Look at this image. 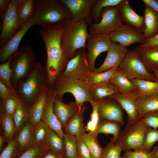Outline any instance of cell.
<instances>
[{
  "mask_svg": "<svg viewBox=\"0 0 158 158\" xmlns=\"http://www.w3.org/2000/svg\"><path fill=\"white\" fill-rule=\"evenodd\" d=\"M64 22L41 26L39 34L45 44L47 58L45 64L47 81L51 88L57 78L65 70L69 61L61 46Z\"/></svg>",
  "mask_w": 158,
  "mask_h": 158,
  "instance_id": "cell-1",
  "label": "cell"
},
{
  "mask_svg": "<svg viewBox=\"0 0 158 158\" xmlns=\"http://www.w3.org/2000/svg\"><path fill=\"white\" fill-rule=\"evenodd\" d=\"M61 46L63 51L70 60L75 56L77 50L86 48V42L89 36V25L86 19L75 21L71 17L64 21Z\"/></svg>",
  "mask_w": 158,
  "mask_h": 158,
  "instance_id": "cell-2",
  "label": "cell"
},
{
  "mask_svg": "<svg viewBox=\"0 0 158 158\" xmlns=\"http://www.w3.org/2000/svg\"><path fill=\"white\" fill-rule=\"evenodd\" d=\"M69 11L60 0H35L33 16L35 25H54L71 17Z\"/></svg>",
  "mask_w": 158,
  "mask_h": 158,
  "instance_id": "cell-3",
  "label": "cell"
},
{
  "mask_svg": "<svg viewBox=\"0 0 158 158\" xmlns=\"http://www.w3.org/2000/svg\"><path fill=\"white\" fill-rule=\"evenodd\" d=\"M51 88L55 96L62 100L65 94H72L75 98V102L78 106L85 102L90 103L94 100L87 80L71 78L61 75Z\"/></svg>",
  "mask_w": 158,
  "mask_h": 158,
  "instance_id": "cell-4",
  "label": "cell"
},
{
  "mask_svg": "<svg viewBox=\"0 0 158 158\" xmlns=\"http://www.w3.org/2000/svg\"><path fill=\"white\" fill-rule=\"evenodd\" d=\"M48 83L45 67L36 62L31 73L27 78L16 87L20 97L29 109Z\"/></svg>",
  "mask_w": 158,
  "mask_h": 158,
  "instance_id": "cell-5",
  "label": "cell"
},
{
  "mask_svg": "<svg viewBox=\"0 0 158 158\" xmlns=\"http://www.w3.org/2000/svg\"><path fill=\"white\" fill-rule=\"evenodd\" d=\"M35 59V53L30 45L19 49L12 56L10 63L12 71L11 80L15 88L30 74L36 62Z\"/></svg>",
  "mask_w": 158,
  "mask_h": 158,
  "instance_id": "cell-6",
  "label": "cell"
},
{
  "mask_svg": "<svg viewBox=\"0 0 158 158\" xmlns=\"http://www.w3.org/2000/svg\"><path fill=\"white\" fill-rule=\"evenodd\" d=\"M118 68L131 80L138 79L156 81L154 73L150 72L134 49L128 50Z\"/></svg>",
  "mask_w": 158,
  "mask_h": 158,
  "instance_id": "cell-7",
  "label": "cell"
},
{
  "mask_svg": "<svg viewBox=\"0 0 158 158\" xmlns=\"http://www.w3.org/2000/svg\"><path fill=\"white\" fill-rule=\"evenodd\" d=\"M148 126L142 118L134 124L128 125L121 131L115 143L123 150H133L142 147Z\"/></svg>",
  "mask_w": 158,
  "mask_h": 158,
  "instance_id": "cell-8",
  "label": "cell"
},
{
  "mask_svg": "<svg viewBox=\"0 0 158 158\" xmlns=\"http://www.w3.org/2000/svg\"><path fill=\"white\" fill-rule=\"evenodd\" d=\"M101 18L99 23H92L89 25V34L109 35L117 29L122 24L117 6L104 8L101 11Z\"/></svg>",
  "mask_w": 158,
  "mask_h": 158,
  "instance_id": "cell-9",
  "label": "cell"
},
{
  "mask_svg": "<svg viewBox=\"0 0 158 158\" xmlns=\"http://www.w3.org/2000/svg\"><path fill=\"white\" fill-rule=\"evenodd\" d=\"M112 42L109 34H90L87 40L88 49L87 59L90 72H94L95 63L97 57L101 53L108 51Z\"/></svg>",
  "mask_w": 158,
  "mask_h": 158,
  "instance_id": "cell-10",
  "label": "cell"
},
{
  "mask_svg": "<svg viewBox=\"0 0 158 158\" xmlns=\"http://www.w3.org/2000/svg\"><path fill=\"white\" fill-rule=\"evenodd\" d=\"M19 0H11L1 20L0 35V48L5 44L20 28L17 14V8Z\"/></svg>",
  "mask_w": 158,
  "mask_h": 158,
  "instance_id": "cell-11",
  "label": "cell"
},
{
  "mask_svg": "<svg viewBox=\"0 0 158 158\" xmlns=\"http://www.w3.org/2000/svg\"><path fill=\"white\" fill-rule=\"evenodd\" d=\"M85 49L82 48L77 50L74 56L68 62L65 70L61 75L87 81L90 72L88 64L87 53Z\"/></svg>",
  "mask_w": 158,
  "mask_h": 158,
  "instance_id": "cell-12",
  "label": "cell"
},
{
  "mask_svg": "<svg viewBox=\"0 0 158 158\" xmlns=\"http://www.w3.org/2000/svg\"><path fill=\"white\" fill-rule=\"evenodd\" d=\"M109 35L112 42H118L126 47L135 43L144 45L145 43L146 39L142 32L126 24H122Z\"/></svg>",
  "mask_w": 158,
  "mask_h": 158,
  "instance_id": "cell-13",
  "label": "cell"
},
{
  "mask_svg": "<svg viewBox=\"0 0 158 158\" xmlns=\"http://www.w3.org/2000/svg\"><path fill=\"white\" fill-rule=\"evenodd\" d=\"M109 97L115 99L126 111L127 115V125L134 124L141 119L138 106L137 91L126 94L118 92Z\"/></svg>",
  "mask_w": 158,
  "mask_h": 158,
  "instance_id": "cell-14",
  "label": "cell"
},
{
  "mask_svg": "<svg viewBox=\"0 0 158 158\" xmlns=\"http://www.w3.org/2000/svg\"><path fill=\"white\" fill-rule=\"evenodd\" d=\"M35 25L33 16L23 24L19 30L4 44L0 48V62L3 63L19 49L20 42L26 33L33 25Z\"/></svg>",
  "mask_w": 158,
  "mask_h": 158,
  "instance_id": "cell-15",
  "label": "cell"
},
{
  "mask_svg": "<svg viewBox=\"0 0 158 158\" xmlns=\"http://www.w3.org/2000/svg\"><path fill=\"white\" fill-rule=\"evenodd\" d=\"M98 101L100 120L116 121L122 125L124 124L123 109L115 99L107 97Z\"/></svg>",
  "mask_w": 158,
  "mask_h": 158,
  "instance_id": "cell-16",
  "label": "cell"
},
{
  "mask_svg": "<svg viewBox=\"0 0 158 158\" xmlns=\"http://www.w3.org/2000/svg\"><path fill=\"white\" fill-rule=\"evenodd\" d=\"M75 21L86 19L89 25L92 23L90 12L95 0H60Z\"/></svg>",
  "mask_w": 158,
  "mask_h": 158,
  "instance_id": "cell-17",
  "label": "cell"
},
{
  "mask_svg": "<svg viewBox=\"0 0 158 158\" xmlns=\"http://www.w3.org/2000/svg\"><path fill=\"white\" fill-rule=\"evenodd\" d=\"M128 51L127 47L112 42L104 61L93 72L100 73L118 68Z\"/></svg>",
  "mask_w": 158,
  "mask_h": 158,
  "instance_id": "cell-18",
  "label": "cell"
},
{
  "mask_svg": "<svg viewBox=\"0 0 158 158\" xmlns=\"http://www.w3.org/2000/svg\"><path fill=\"white\" fill-rule=\"evenodd\" d=\"M122 22L125 24L143 32L145 28L144 17L138 14L130 6L128 0H123L117 6Z\"/></svg>",
  "mask_w": 158,
  "mask_h": 158,
  "instance_id": "cell-19",
  "label": "cell"
},
{
  "mask_svg": "<svg viewBox=\"0 0 158 158\" xmlns=\"http://www.w3.org/2000/svg\"><path fill=\"white\" fill-rule=\"evenodd\" d=\"M55 97V95L53 91L49 87L42 121L54 130L61 138H63L64 133L54 112L53 106Z\"/></svg>",
  "mask_w": 158,
  "mask_h": 158,
  "instance_id": "cell-20",
  "label": "cell"
},
{
  "mask_svg": "<svg viewBox=\"0 0 158 158\" xmlns=\"http://www.w3.org/2000/svg\"><path fill=\"white\" fill-rule=\"evenodd\" d=\"M79 108L75 102L71 101L64 104L62 100L55 96L53 106L54 112L63 129H64L70 118Z\"/></svg>",
  "mask_w": 158,
  "mask_h": 158,
  "instance_id": "cell-21",
  "label": "cell"
},
{
  "mask_svg": "<svg viewBox=\"0 0 158 158\" xmlns=\"http://www.w3.org/2000/svg\"><path fill=\"white\" fill-rule=\"evenodd\" d=\"M49 87L48 83L45 85L29 109L28 122L33 126L42 121Z\"/></svg>",
  "mask_w": 158,
  "mask_h": 158,
  "instance_id": "cell-22",
  "label": "cell"
},
{
  "mask_svg": "<svg viewBox=\"0 0 158 158\" xmlns=\"http://www.w3.org/2000/svg\"><path fill=\"white\" fill-rule=\"evenodd\" d=\"M85 106L83 104L79 106L77 112L68 121L64 129L66 132L71 135H82L85 132L84 114Z\"/></svg>",
  "mask_w": 158,
  "mask_h": 158,
  "instance_id": "cell-23",
  "label": "cell"
},
{
  "mask_svg": "<svg viewBox=\"0 0 158 158\" xmlns=\"http://www.w3.org/2000/svg\"><path fill=\"white\" fill-rule=\"evenodd\" d=\"M134 50L150 71L153 72L158 70V47H147L140 45Z\"/></svg>",
  "mask_w": 158,
  "mask_h": 158,
  "instance_id": "cell-24",
  "label": "cell"
},
{
  "mask_svg": "<svg viewBox=\"0 0 158 158\" xmlns=\"http://www.w3.org/2000/svg\"><path fill=\"white\" fill-rule=\"evenodd\" d=\"M143 17L144 35L146 39L152 37L158 34V13L148 6L145 5Z\"/></svg>",
  "mask_w": 158,
  "mask_h": 158,
  "instance_id": "cell-25",
  "label": "cell"
},
{
  "mask_svg": "<svg viewBox=\"0 0 158 158\" xmlns=\"http://www.w3.org/2000/svg\"><path fill=\"white\" fill-rule=\"evenodd\" d=\"M110 82L117 88L119 93L122 94L137 91L132 81L118 68Z\"/></svg>",
  "mask_w": 158,
  "mask_h": 158,
  "instance_id": "cell-26",
  "label": "cell"
},
{
  "mask_svg": "<svg viewBox=\"0 0 158 158\" xmlns=\"http://www.w3.org/2000/svg\"><path fill=\"white\" fill-rule=\"evenodd\" d=\"M122 125L119 122L106 120H100L96 130L92 133H90L97 138L99 134H111L112 138L115 141L119 135Z\"/></svg>",
  "mask_w": 158,
  "mask_h": 158,
  "instance_id": "cell-27",
  "label": "cell"
},
{
  "mask_svg": "<svg viewBox=\"0 0 158 158\" xmlns=\"http://www.w3.org/2000/svg\"><path fill=\"white\" fill-rule=\"evenodd\" d=\"M33 126L28 122L18 132L17 135L16 136L21 154L35 145L33 137Z\"/></svg>",
  "mask_w": 158,
  "mask_h": 158,
  "instance_id": "cell-28",
  "label": "cell"
},
{
  "mask_svg": "<svg viewBox=\"0 0 158 158\" xmlns=\"http://www.w3.org/2000/svg\"><path fill=\"white\" fill-rule=\"evenodd\" d=\"M43 144L61 156L66 157V150L63 138H61L53 130L49 128L48 133Z\"/></svg>",
  "mask_w": 158,
  "mask_h": 158,
  "instance_id": "cell-29",
  "label": "cell"
},
{
  "mask_svg": "<svg viewBox=\"0 0 158 158\" xmlns=\"http://www.w3.org/2000/svg\"><path fill=\"white\" fill-rule=\"evenodd\" d=\"M138 92V98L158 94V82L142 79L131 80Z\"/></svg>",
  "mask_w": 158,
  "mask_h": 158,
  "instance_id": "cell-30",
  "label": "cell"
},
{
  "mask_svg": "<svg viewBox=\"0 0 158 158\" xmlns=\"http://www.w3.org/2000/svg\"><path fill=\"white\" fill-rule=\"evenodd\" d=\"M94 101H99L119 92L117 88L110 82L90 87Z\"/></svg>",
  "mask_w": 158,
  "mask_h": 158,
  "instance_id": "cell-31",
  "label": "cell"
},
{
  "mask_svg": "<svg viewBox=\"0 0 158 158\" xmlns=\"http://www.w3.org/2000/svg\"><path fill=\"white\" fill-rule=\"evenodd\" d=\"M35 2L34 0H19L17 8V14L21 25L33 16Z\"/></svg>",
  "mask_w": 158,
  "mask_h": 158,
  "instance_id": "cell-32",
  "label": "cell"
},
{
  "mask_svg": "<svg viewBox=\"0 0 158 158\" xmlns=\"http://www.w3.org/2000/svg\"><path fill=\"white\" fill-rule=\"evenodd\" d=\"M137 103L142 118L146 114L158 110V94L138 98Z\"/></svg>",
  "mask_w": 158,
  "mask_h": 158,
  "instance_id": "cell-33",
  "label": "cell"
},
{
  "mask_svg": "<svg viewBox=\"0 0 158 158\" xmlns=\"http://www.w3.org/2000/svg\"><path fill=\"white\" fill-rule=\"evenodd\" d=\"M123 0H95L91 8L90 12L91 20L93 19V23H99L100 21L102 10L104 8L117 6Z\"/></svg>",
  "mask_w": 158,
  "mask_h": 158,
  "instance_id": "cell-34",
  "label": "cell"
},
{
  "mask_svg": "<svg viewBox=\"0 0 158 158\" xmlns=\"http://www.w3.org/2000/svg\"><path fill=\"white\" fill-rule=\"evenodd\" d=\"M29 110L26 104L20 97L19 103L13 117L16 132H18L28 121Z\"/></svg>",
  "mask_w": 158,
  "mask_h": 158,
  "instance_id": "cell-35",
  "label": "cell"
},
{
  "mask_svg": "<svg viewBox=\"0 0 158 158\" xmlns=\"http://www.w3.org/2000/svg\"><path fill=\"white\" fill-rule=\"evenodd\" d=\"M118 68L100 72H90L87 78V82L90 86L110 82Z\"/></svg>",
  "mask_w": 158,
  "mask_h": 158,
  "instance_id": "cell-36",
  "label": "cell"
},
{
  "mask_svg": "<svg viewBox=\"0 0 158 158\" xmlns=\"http://www.w3.org/2000/svg\"><path fill=\"white\" fill-rule=\"evenodd\" d=\"M83 141L88 148L92 158H100L103 148L99 143L97 138L89 133L82 135Z\"/></svg>",
  "mask_w": 158,
  "mask_h": 158,
  "instance_id": "cell-37",
  "label": "cell"
},
{
  "mask_svg": "<svg viewBox=\"0 0 158 158\" xmlns=\"http://www.w3.org/2000/svg\"><path fill=\"white\" fill-rule=\"evenodd\" d=\"M12 56L5 62L0 65V80H1L16 96L20 97L18 91L15 88L11 82L12 71L10 63Z\"/></svg>",
  "mask_w": 158,
  "mask_h": 158,
  "instance_id": "cell-38",
  "label": "cell"
},
{
  "mask_svg": "<svg viewBox=\"0 0 158 158\" xmlns=\"http://www.w3.org/2000/svg\"><path fill=\"white\" fill-rule=\"evenodd\" d=\"M4 135L8 141L14 137L16 132V127L13 117L5 113L3 109L0 119Z\"/></svg>",
  "mask_w": 158,
  "mask_h": 158,
  "instance_id": "cell-39",
  "label": "cell"
},
{
  "mask_svg": "<svg viewBox=\"0 0 158 158\" xmlns=\"http://www.w3.org/2000/svg\"><path fill=\"white\" fill-rule=\"evenodd\" d=\"M49 127L42 121L33 126L32 133L34 144H43L49 133Z\"/></svg>",
  "mask_w": 158,
  "mask_h": 158,
  "instance_id": "cell-40",
  "label": "cell"
},
{
  "mask_svg": "<svg viewBox=\"0 0 158 158\" xmlns=\"http://www.w3.org/2000/svg\"><path fill=\"white\" fill-rule=\"evenodd\" d=\"M20 154L16 136L8 142L7 145L1 151L0 158H17Z\"/></svg>",
  "mask_w": 158,
  "mask_h": 158,
  "instance_id": "cell-41",
  "label": "cell"
},
{
  "mask_svg": "<svg viewBox=\"0 0 158 158\" xmlns=\"http://www.w3.org/2000/svg\"><path fill=\"white\" fill-rule=\"evenodd\" d=\"M158 146L153 147L150 152L141 147L133 151H126L123 156L126 158H157Z\"/></svg>",
  "mask_w": 158,
  "mask_h": 158,
  "instance_id": "cell-42",
  "label": "cell"
},
{
  "mask_svg": "<svg viewBox=\"0 0 158 158\" xmlns=\"http://www.w3.org/2000/svg\"><path fill=\"white\" fill-rule=\"evenodd\" d=\"M20 97L11 93L1 100L4 112L13 118L19 103Z\"/></svg>",
  "mask_w": 158,
  "mask_h": 158,
  "instance_id": "cell-43",
  "label": "cell"
},
{
  "mask_svg": "<svg viewBox=\"0 0 158 158\" xmlns=\"http://www.w3.org/2000/svg\"><path fill=\"white\" fill-rule=\"evenodd\" d=\"M63 139L65 145L66 157L78 158L76 136L64 133Z\"/></svg>",
  "mask_w": 158,
  "mask_h": 158,
  "instance_id": "cell-44",
  "label": "cell"
},
{
  "mask_svg": "<svg viewBox=\"0 0 158 158\" xmlns=\"http://www.w3.org/2000/svg\"><path fill=\"white\" fill-rule=\"evenodd\" d=\"M110 139V142L103 148L100 158H121V153L123 150L112 137Z\"/></svg>",
  "mask_w": 158,
  "mask_h": 158,
  "instance_id": "cell-45",
  "label": "cell"
},
{
  "mask_svg": "<svg viewBox=\"0 0 158 158\" xmlns=\"http://www.w3.org/2000/svg\"><path fill=\"white\" fill-rule=\"evenodd\" d=\"M157 141H158V130L148 127L145 132L142 147L150 152Z\"/></svg>",
  "mask_w": 158,
  "mask_h": 158,
  "instance_id": "cell-46",
  "label": "cell"
},
{
  "mask_svg": "<svg viewBox=\"0 0 158 158\" xmlns=\"http://www.w3.org/2000/svg\"><path fill=\"white\" fill-rule=\"evenodd\" d=\"M47 148L43 144L35 145L22 152L17 158H40Z\"/></svg>",
  "mask_w": 158,
  "mask_h": 158,
  "instance_id": "cell-47",
  "label": "cell"
},
{
  "mask_svg": "<svg viewBox=\"0 0 158 158\" xmlns=\"http://www.w3.org/2000/svg\"><path fill=\"white\" fill-rule=\"evenodd\" d=\"M78 158H92L85 144L82 135L76 136Z\"/></svg>",
  "mask_w": 158,
  "mask_h": 158,
  "instance_id": "cell-48",
  "label": "cell"
},
{
  "mask_svg": "<svg viewBox=\"0 0 158 158\" xmlns=\"http://www.w3.org/2000/svg\"><path fill=\"white\" fill-rule=\"evenodd\" d=\"M142 118L148 127L155 129L158 128V110L146 114Z\"/></svg>",
  "mask_w": 158,
  "mask_h": 158,
  "instance_id": "cell-49",
  "label": "cell"
},
{
  "mask_svg": "<svg viewBox=\"0 0 158 158\" xmlns=\"http://www.w3.org/2000/svg\"><path fill=\"white\" fill-rule=\"evenodd\" d=\"M90 103L92 109V113L90 115V120L98 126L100 120L99 113V102L93 100Z\"/></svg>",
  "mask_w": 158,
  "mask_h": 158,
  "instance_id": "cell-50",
  "label": "cell"
},
{
  "mask_svg": "<svg viewBox=\"0 0 158 158\" xmlns=\"http://www.w3.org/2000/svg\"><path fill=\"white\" fill-rule=\"evenodd\" d=\"M11 93L14 94L10 88L1 80H0V98L1 100L3 99Z\"/></svg>",
  "mask_w": 158,
  "mask_h": 158,
  "instance_id": "cell-51",
  "label": "cell"
},
{
  "mask_svg": "<svg viewBox=\"0 0 158 158\" xmlns=\"http://www.w3.org/2000/svg\"><path fill=\"white\" fill-rule=\"evenodd\" d=\"M140 45L147 47H158V34L152 37L146 39L145 44Z\"/></svg>",
  "mask_w": 158,
  "mask_h": 158,
  "instance_id": "cell-52",
  "label": "cell"
},
{
  "mask_svg": "<svg viewBox=\"0 0 158 158\" xmlns=\"http://www.w3.org/2000/svg\"><path fill=\"white\" fill-rule=\"evenodd\" d=\"M11 0H0V18L1 20Z\"/></svg>",
  "mask_w": 158,
  "mask_h": 158,
  "instance_id": "cell-53",
  "label": "cell"
},
{
  "mask_svg": "<svg viewBox=\"0 0 158 158\" xmlns=\"http://www.w3.org/2000/svg\"><path fill=\"white\" fill-rule=\"evenodd\" d=\"M61 156L53 150L47 148L40 158H61Z\"/></svg>",
  "mask_w": 158,
  "mask_h": 158,
  "instance_id": "cell-54",
  "label": "cell"
},
{
  "mask_svg": "<svg viewBox=\"0 0 158 158\" xmlns=\"http://www.w3.org/2000/svg\"><path fill=\"white\" fill-rule=\"evenodd\" d=\"M145 5L150 6L158 13V0H142Z\"/></svg>",
  "mask_w": 158,
  "mask_h": 158,
  "instance_id": "cell-55",
  "label": "cell"
},
{
  "mask_svg": "<svg viewBox=\"0 0 158 158\" xmlns=\"http://www.w3.org/2000/svg\"><path fill=\"white\" fill-rule=\"evenodd\" d=\"M98 126L94 122L90 120L87 122L85 128L88 133H92L96 130Z\"/></svg>",
  "mask_w": 158,
  "mask_h": 158,
  "instance_id": "cell-56",
  "label": "cell"
},
{
  "mask_svg": "<svg viewBox=\"0 0 158 158\" xmlns=\"http://www.w3.org/2000/svg\"><path fill=\"white\" fill-rule=\"evenodd\" d=\"M6 138L5 136L2 135H0V151L1 152L3 150V146L5 142Z\"/></svg>",
  "mask_w": 158,
  "mask_h": 158,
  "instance_id": "cell-57",
  "label": "cell"
},
{
  "mask_svg": "<svg viewBox=\"0 0 158 158\" xmlns=\"http://www.w3.org/2000/svg\"><path fill=\"white\" fill-rule=\"evenodd\" d=\"M153 73L155 76L156 78L155 81L158 82V70L154 71L153 72Z\"/></svg>",
  "mask_w": 158,
  "mask_h": 158,
  "instance_id": "cell-58",
  "label": "cell"
},
{
  "mask_svg": "<svg viewBox=\"0 0 158 158\" xmlns=\"http://www.w3.org/2000/svg\"><path fill=\"white\" fill-rule=\"evenodd\" d=\"M157 158H158V150H157Z\"/></svg>",
  "mask_w": 158,
  "mask_h": 158,
  "instance_id": "cell-59",
  "label": "cell"
},
{
  "mask_svg": "<svg viewBox=\"0 0 158 158\" xmlns=\"http://www.w3.org/2000/svg\"><path fill=\"white\" fill-rule=\"evenodd\" d=\"M61 158H66L65 157L61 156Z\"/></svg>",
  "mask_w": 158,
  "mask_h": 158,
  "instance_id": "cell-60",
  "label": "cell"
},
{
  "mask_svg": "<svg viewBox=\"0 0 158 158\" xmlns=\"http://www.w3.org/2000/svg\"><path fill=\"white\" fill-rule=\"evenodd\" d=\"M121 158H126L125 157H123V156H122V157Z\"/></svg>",
  "mask_w": 158,
  "mask_h": 158,
  "instance_id": "cell-61",
  "label": "cell"
}]
</instances>
